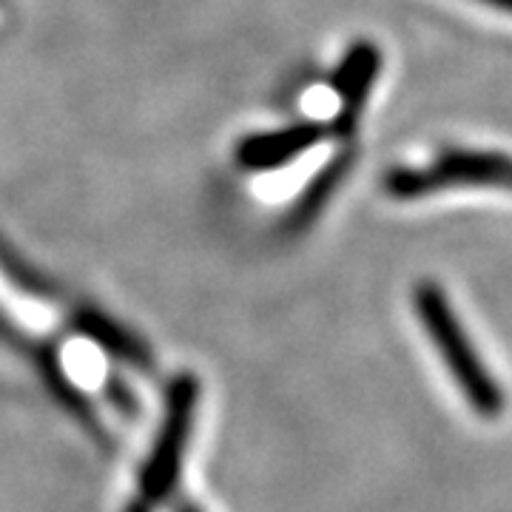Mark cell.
I'll return each mask as SVG.
<instances>
[{"label":"cell","mask_w":512,"mask_h":512,"mask_svg":"<svg viewBox=\"0 0 512 512\" xmlns=\"http://www.w3.org/2000/svg\"><path fill=\"white\" fill-rule=\"evenodd\" d=\"M197 393L200 390L191 376H183L171 384L163 433L157 436V444L151 450V458H148L143 478H140V495H137L131 512H148L171 493L177 473H180V464H183L185 444H188V433H191V421H194V407H197Z\"/></svg>","instance_id":"1"},{"label":"cell","mask_w":512,"mask_h":512,"mask_svg":"<svg viewBox=\"0 0 512 512\" xmlns=\"http://www.w3.org/2000/svg\"><path fill=\"white\" fill-rule=\"evenodd\" d=\"M439 180H467L512 191V160L498 154H453L441 165Z\"/></svg>","instance_id":"2"},{"label":"cell","mask_w":512,"mask_h":512,"mask_svg":"<svg viewBox=\"0 0 512 512\" xmlns=\"http://www.w3.org/2000/svg\"><path fill=\"white\" fill-rule=\"evenodd\" d=\"M180 512H197V510H194V507H183V510H180Z\"/></svg>","instance_id":"5"},{"label":"cell","mask_w":512,"mask_h":512,"mask_svg":"<svg viewBox=\"0 0 512 512\" xmlns=\"http://www.w3.org/2000/svg\"><path fill=\"white\" fill-rule=\"evenodd\" d=\"M481 3L495 6V9H501V12H512V0H481Z\"/></svg>","instance_id":"3"},{"label":"cell","mask_w":512,"mask_h":512,"mask_svg":"<svg viewBox=\"0 0 512 512\" xmlns=\"http://www.w3.org/2000/svg\"><path fill=\"white\" fill-rule=\"evenodd\" d=\"M6 26H9V6L0 0V32H3Z\"/></svg>","instance_id":"4"}]
</instances>
